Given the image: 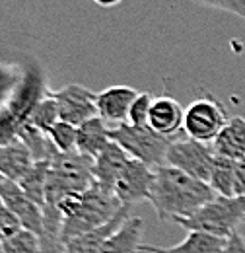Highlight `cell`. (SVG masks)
I'll use <instances>...</instances> for the list:
<instances>
[{
  "instance_id": "1",
  "label": "cell",
  "mask_w": 245,
  "mask_h": 253,
  "mask_svg": "<svg viewBox=\"0 0 245 253\" xmlns=\"http://www.w3.org/2000/svg\"><path fill=\"white\" fill-rule=\"evenodd\" d=\"M216 197L210 183L191 177L173 166H158L148 203L162 222L187 218Z\"/></svg>"
},
{
  "instance_id": "2",
  "label": "cell",
  "mask_w": 245,
  "mask_h": 253,
  "mask_svg": "<svg viewBox=\"0 0 245 253\" xmlns=\"http://www.w3.org/2000/svg\"><path fill=\"white\" fill-rule=\"evenodd\" d=\"M122 207L124 205L115 197L113 191L103 189L97 183H93L84 193L62 197L55 205V209L62 216V242L109 224L119 214Z\"/></svg>"
},
{
  "instance_id": "3",
  "label": "cell",
  "mask_w": 245,
  "mask_h": 253,
  "mask_svg": "<svg viewBox=\"0 0 245 253\" xmlns=\"http://www.w3.org/2000/svg\"><path fill=\"white\" fill-rule=\"evenodd\" d=\"M245 220L244 197H222L216 195L210 203L201 207L195 214L173 220L187 232H204L218 238H230L238 226Z\"/></svg>"
},
{
  "instance_id": "4",
  "label": "cell",
  "mask_w": 245,
  "mask_h": 253,
  "mask_svg": "<svg viewBox=\"0 0 245 253\" xmlns=\"http://www.w3.org/2000/svg\"><path fill=\"white\" fill-rule=\"evenodd\" d=\"M95 183L93 179V158L76 152H57L51 160L49 185H47V207H55L62 197L84 193ZM45 207V209H47Z\"/></svg>"
},
{
  "instance_id": "5",
  "label": "cell",
  "mask_w": 245,
  "mask_h": 253,
  "mask_svg": "<svg viewBox=\"0 0 245 253\" xmlns=\"http://www.w3.org/2000/svg\"><path fill=\"white\" fill-rule=\"evenodd\" d=\"M111 140L117 142L122 150L134 160L148 164L150 168H158L165 164L167 150L175 138L162 136L150 125H122L111 126Z\"/></svg>"
},
{
  "instance_id": "6",
  "label": "cell",
  "mask_w": 245,
  "mask_h": 253,
  "mask_svg": "<svg viewBox=\"0 0 245 253\" xmlns=\"http://www.w3.org/2000/svg\"><path fill=\"white\" fill-rule=\"evenodd\" d=\"M228 121L230 117L224 105L212 95H204V97L195 99L185 109L183 130L193 140L212 144Z\"/></svg>"
},
{
  "instance_id": "7",
  "label": "cell",
  "mask_w": 245,
  "mask_h": 253,
  "mask_svg": "<svg viewBox=\"0 0 245 253\" xmlns=\"http://www.w3.org/2000/svg\"><path fill=\"white\" fill-rule=\"evenodd\" d=\"M216 152L212 144L199 142L193 138H175L167 150L165 164L189 173L195 179L210 181L212 168H214Z\"/></svg>"
},
{
  "instance_id": "8",
  "label": "cell",
  "mask_w": 245,
  "mask_h": 253,
  "mask_svg": "<svg viewBox=\"0 0 245 253\" xmlns=\"http://www.w3.org/2000/svg\"><path fill=\"white\" fill-rule=\"evenodd\" d=\"M51 92V90H49ZM51 95L59 103L61 121H66L70 125L78 126L86 121H90L97 115V94L82 84H68L61 90L51 92Z\"/></svg>"
},
{
  "instance_id": "9",
  "label": "cell",
  "mask_w": 245,
  "mask_h": 253,
  "mask_svg": "<svg viewBox=\"0 0 245 253\" xmlns=\"http://www.w3.org/2000/svg\"><path fill=\"white\" fill-rule=\"evenodd\" d=\"M154 177H156V168H150L140 160L130 158L122 168L121 175L117 177L113 193L122 205H128V207L140 201H148Z\"/></svg>"
},
{
  "instance_id": "10",
  "label": "cell",
  "mask_w": 245,
  "mask_h": 253,
  "mask_svg": "<svg viewBox=\"0 0 245 253\" xmlns=\"http://www.w3.org/2000/svg\"><path fill=\"white\" fill-rule=\"evenodd\" d=\"M0 199L20 218L24 230H30L37 236H41L45 232V209H41L37 203H33L18 183L4 179L0 183Z\"/></svg>"
},
{
  "instance_id": "11",
  "label": "cell",
  "mask_w": 245,
  "mask_h": 253,
  "mask_svg": "<svg viewBox=\"0 0 245 253\" xmlns=\"http://www.w3.org/2000/svg\"><path fill=\"white\" fill-rule=\"evenodd\" d=\"M140 92L128 88V86H113L97 94V115L107 123V125H122L128 123V113L138 97Z\"/></svg>"
},
{
  "instance_id": "12",
  "label": "cell",
  "mask_w": 245,
  "mask_h": 253,
  "mask_svg": "<svg viewBox=\"0 0 245 253\" xmlns=\"http://www.w3.org/2000/svg\"><path fill=\"white\" fill-rule=\"evenodd\" d=\"M185 123V109L179 105V101L171 95H158L154 97L148 125L162 136L177 138L179 130Z\"/></svg>"
},
{
  "instance_id": "13",
  "label": "cell",
  "mask_w": 245,
  "mask_h": 253,
  "mask_svg": "<svg viewBox=\"0 0 245 253\" xmlns=\"http://www.w3.org/2000/svg\"><path fill=\"white\" fill-rule=\"evenodd\" d=\"M130 209L132 207L124 205L119 211V214L109 224H105V226H101V228H97L93 232H88V234L76 236L72 240H66L64 242V253H99L103 244H105V240L121 226L122 222H126L130 218Z\"/></svg>"
},
{
  "instance_id": "14",
  "label": "cell",
  "mask_w": 245,
  "mask_h": 253,
  "mask_svg": "<svg viewBox=\"0 0 245 253\" xmlns=\"http://www.w3.org/2000/svg\"><path fill=\"white\" fill-rule=\"evenodd\" d=\"M128 160H130V156L117 142L111 140V144L97 158H93V179H95V183L101 185L103 189L113 191L115 181L121 175L122 168L126 166Z\"/></svg>"
},
{
  "instance_id": "15",
  "label": "cell",
  "mask_w": 245,
  "mask_h": 253,
  "mask_svg": "<svg viewBox=\"0 0 245 253\" xmlns=\"http://www.w3.org/2000/svg\"><path fill=\"white\" fill-rule=\"evenodd\" d=\"M33 164L35 160L31 156L30 148L20 138L8 144H0V173L6 179L20 183Z\"/></svg>"
},
{
  "instance_id": "16",
  "label": "cell",
  "mask_w": 245,
  "mask_h": 253,
  "mask_svg": "<svg viewBox=\"0 0 245 253\" xmlns=\"http://www.w3.org/2000/svg\"><path fill=\"white\" fill-rule=\"evenodd\" d=\"M142 236L144 220L140 216H130L105 240L99 253H142Z\"/></svg>"
},
{
  "instance_id": "17",
  "label": "cell",
  "mask_w": 245,
  "mask_h": 253,
  "mask_svg": "<svg viewBox=\"0 0 245 253\" xmlns=\"http://www.w3.org/2000/svg\"><path fill=\"white\" fill-rule=\"evenodd\" d=\"M111 144V126L101 117H93L90 121L78 125L76 150L84 156L97 158Z\"/></svg>"
},
{
  "instance_id": "18",
  "label": "cell",
  "mask_w": 245,
  "mask_h": 253,
  "mask_svg": "<svg viewBox=\"0 0 245 253\" xmlns=\"http://www.w3.org/2000/svg\"><path fill=\"white\" fill-rule=\"evenodd\" d=\"M226 246V238H218L204 232H189L183 242L171 248H158L150 244H142V253H220Z\"/></svg>"
},
{
  "instance_id": "19",
  "label": "cell",
  "mask_w": 245,
  "mask_h": 253,
  "mask_svg": "<svg viewBox=\"0 0 245 253\" xmlns=\"http://www.w3.org/2000/svg\"><path fill=\"white\" fill-rule=\"evenodd\" d=\"M212 148L218 156L230 160L245 158V119L244 117H230V121L216 136Z\"/></svg>"
},
{
  "instance_id": "20",
  "label": "cell",
  "mask_w": 245,
  "mask_h": 253,
  "mask_svg": "<svg viewBox=\"0 0 245 253\" xmlns=\"http://www.w3.org/2000/svg\"><path fill=\"white\" fill-rule=\"evenodd\" d=\"M49 171H51V160L35 162L31 169L24 175V179L18 183L22 191L30 197L33 203H37L41 209L47 207V185H49Z\"/></svg>"
},
{
  "instance_id": "21",
  "label": "cell",
  "mask_w": 245,
  "mask_h": 253,
  "mask_svg": "<svg viewBox=\"0 0 245 253\" xmlns=\"http://www.w3.org/2000/svg\"><path fill=\"white\" fill-rule=\"evenodd\" d=\"M18 138H20V140L30 148L31 156H33L35 162L53 160L55 158V154L59 152V150L53 146V142H51L49 134L41 132L39 128H35V126L31 125V123H28V121L20 126Z\"/></svg>"
},
{
  "instance_id": "22",
  "label": "cell",
  "mask_w": 245,
  "mask_h": 253,
  "mask_svg": "<svg viewBox=\"0 0 245 253\" xmlns=\"http://www.w3.org/2000/svg\"><path fill=\"white\" fill-rule=\"evenodd\" d=\"M61 121V111H59V103L57 99L51 95V92L47 90L45 95L33 105L30 117H28V123L39 128L41 132L49 134V130Z\"/></svg>"
},
{
  "instance_id": "23",
  "label": "cell",
  "mask_w": 245,
  "mask_h": 253,
  "mask_svg": "<svg viewBox=\"0 0 245 253\" xmlns=\"http://www.w3.org/2000/svg\"><path fill=\"white\" fill-rule=\"evenodd\" d=\"M61 230V212L55 207H47L45 209V232L41 234V253H64Z\"/></svg>"
},
{
  "instance_id": "24",
  "label": "cell",
  "mask_w": 245,
  "mask_h": 253,
  "mask_svg": "<svg viewBox=\"0 0 245 253\" xmlns=\"http://www.w3.org/2000/svg\"><path fill=\"white\" fill-rule=\"evenodd\" d=\"M234 175H236V160L224 158V156L216 154L212 175L208 181L216 195L234 197Z\"/></svg>"
},
{
  "instance_id": "25",
  "label": "cell",
  "mask_w": 245,
  "mask_h": 253,
  "mask_svg": "<svg viewBox=\"0 0 245 253\" xmlns=\"http://www.w3.org/2000/svg\"><path fill=\"white\" fill-rule=\"evenodd\" d=\"M2 253H41V236L30 230H20L0 244Z\"/></svg>"
},
{
  "instance_id": "26",
  "label": "cell",
  "mask_w": 245,
  "mask_h": 253,
  "mask_svg": "<svg viewBox=\"0 0 245 253\" xmlns=\"http://www.w3.org/2000/svg\"><path fill=\"white\" fill-rule=\"evenodd\" d=\"M49 138L53 146L66 154V152H76V140H78V126L70 125L66 121H59L57 125L49 130Z\"/></svg>"
},
{
  "instance_id": "27",
  "label": "cell",
  "mask_w": 245,
  "mask_h": 253,
  "mask_svg": "<svg viewBox=\"0 0 245 253\" xmlns=\"http://www.w3.org/2000/svg\"><path fill=\"white\" fill-rule=\"evenodd\" d=\"M152 101L154 95L146 94H138V97L134 99L132 107H130V113H128V123L130 125H148V117H150V109H152Z\"/></svg>"
},
{
  "instance_id": "28",
  "label": "cell",
  "mask_w": 245,
  "mask_h": 253,
  "mask_svg": "<svg viewBox=\"0 0 245 253\" xmlns=\"http://www.w3.org/2000/svg\"><path fill=\"white\" fill-rule=\"evenodd\" d=\"M22 228L20 218L6 207V203L0 199V244L6 242L8 238H12L14 234H18Z\"/></svg>"
},
{
  "instance_id": "29",
  "label": "cell",
  "mask_w": 245,
  "mask_h": 253,
  "mask_svg": "<svg viewBox=\"0 0 245 253\" xmlns=\"http://www.w3.org/2000/svg\"><path fill=\"white\" fill-rule=\"evenodd\" d=\"M191 2L204 6V8L228 12L232 16H238V18L245 20V0H191Z\"/></svg>"
},
{
  "instance_id": "30",
  "label": "cell",
  "mask_w": 245,
  "mask_h": 253,
  "mask_svg": "<svg viewBox=\"0 0 245 253\" xmlns=\"http://www.w3.org/2000/svg\"><path fill=\"white\" fill-rule=\"evenodd\" d=\"M234 197L245 199V158L236 160V175H234Z\"/></svg>"
},
{
  "instance_id": "31",
  "label": "cell",
  "mask_w": 245,
  "mask_h": 253,
  "mask_svg": "<svg viewBox=\"0 0 245 253\" xmlns=\"http://www.w3.org/2000/svg\"><path fill=\"white\" fill-rule=\"evenodd\" d=\"M220 253H245V236H240L238 232L232 234L226 240V246Z\"/></svg>"
},
{
  "instance_id": "32",
  "label": "cell",
  "mask_w": 245,
  "mask_h": 253,
  "mask_svg": "<svg viewBox=\"0 0 245 253\" xmlns=\"http://www.w3.org/2000/svg\"><path fill=\"white\" fill-rule=\"evenodd\" d=\"M93 4H97L99 8H113V6H117L119 2L122 0H92Z\"/></svg>"
},
{
  "instance_id": "33",
  "label": "cell",
  "mask_w": 245,
  "mask_h": 253,
  "mask_svg": "<svg viewBox=\"0 0 245 253\" xmlns=\"http://www.w3.org/2000/svg\"><path fill=\"white\" fill-rule=\"evenodd\" d=\"M4 179H6V177H4V175H2V173H0V183H2V181H4Z\"/></svg>"
},
{
  "instance_id": "34",
  "label": "cell",
  "mask_w": 245,
  "mask_h": 253,
  "mask_svg": "<svg viewBox=\"0 0 245 253\" xmlns=\"http://www.w3.org/2000/svg\"><path fill=\"white\" fill-rule=\"evenodd\" d=\"M244 222H245V220H244Z\"/></svg>"
}]
</instances>
